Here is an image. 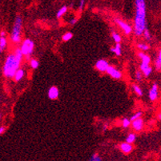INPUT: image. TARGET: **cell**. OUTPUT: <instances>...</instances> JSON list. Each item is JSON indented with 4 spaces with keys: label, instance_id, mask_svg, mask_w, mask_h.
Returning a JSON list of instances; mask_svg holds the SVG:
<instances>
[{
    "label": "cell",
    "instance_id": "cell-3",
    "mask_svg": "<svg viewBox=\"0 0 161 161\" xmlns=\"http://www.w3.org/2000/svg\"><path fill=\"white\" fill-rule=\"evenodd\" d=\"M23 26V20L20 15H17L14 23L12 32L10 35V40L15 44H18L21 41V31Z\"/></svg>",
    "mask_w": 161,
    "mask_h": 161
},
{
    "label": "cell",
    "instance_id": "cell-2",
    "mask_svg": "<svg viewBox=\"0 0 161 161\" xmlns=\"http://www.w3.org/2000/svg\"><path fill=\"white\" fill-rule=\"evenodd\" d=\"M135 16L134 22V34L136 36H141L147 28L146 22V3L144 0H136Z\"/></svg>",
    "mask_w": 161,
    "mask_h": 161
},
{
    "label": "cell",
    "instance_id": "cell-5",
    "mask_svg": "<svg viewBox=\"0 0 161 161\" xmlns=\"http://www.w3.org/2000/svg\"><path fill=\"white\" fill-rule=\"evenodd\" d=\"M115 23L121 28L125 35H130L132 32V27L128 23H127L124 21L119 19H115Z\"/></svg>",
    "mask_w": 161,
    "mask_h": 161
},
{
    "label": "cell",
    "instance_id": "cell-18",
    "mask_svg": "<svg viewBox=\"0 0 161 161\" xmlns=\"http://www.w3.org/2000/svg\"><path fill=\"white\" fill-rule=\"evenodd\" d=\"M136 139V135H135V133H129L128 135V136L126 137V142L132 144V143H134Z\"/></svg>",
    "mask_w": 161,
    "mask_h": 161
},
{
    "label": "cell",
    "instance_id": "cell-1",
    "mask_svg": "<svg viewBox=\"0 0 161 161\" xmlns=\"http://www.w3.org/2000/svg\"><path fill=\"white\" fill-rule=\"evenodd\" d=\"M23 59V54L20 48H16L15 53L9 54L4 62L3 69V76L8 79L14 78L17 71L20 68Z\"/></svg>",
    "mask_w": 161,
    "mask_h": 161
},
{
    "label": "cell",
    "instance_id": "cell-7",
    "mask_svg": "<svg viewBox=\"0 0 161 161\" xmlns=\"http://www.w3.org/2000/svg\"><path fill=\"white\" fill-rule=\"evenodd\" d=\"M109 66L110 65H109L108 62L106 59H99L97 62H95V68L101 72H106Z\"/></svg>",
    "mask_w": 161,
    "mask_h": 161
},
{
    "label": "cell",
    "instance_id": "cell-11",
    "mask_svg": "<svg viewBox=\"0 0 161 161\" xmlns=\"http://www.w3.org/2000/svg\"><path fill=\"white\" fill-rule=\"evenodd\" d=\"M132 127L136 132L141 131L143 128H144V120H143V119L139 118L135 120V121L132 122Z\"/></svg>",
    "mask_w": 161,
    "mask_h": 161
},
{
    "label": "cell",
    "instance_id": "cell-6",
    "mask_svg": "<svg viewBox=\"0 0 161 161\" xmlns=\"http://www.w3.org/2000/svg\"><path fill=\"white\" fill-rule=\"evenodd\" d=\"M106 72L108 73L112 78L115 79H120L122 78V76H123V74H122L121 71H119L118 69H116L115 67L113 66H109Z\"/></svg>",
    "mask_w": 161,
    "mask_h": 161
},
{
    "label": "cell",
    "instance_id": "cell-10",
    "mask_svg": "<svg viewBox=\"0 0 161 161\" xmlns=\"http://www.w3.org/2000/svg\"><path fill=\"white\" fill-rule=\"evenodd\" d=\"M119 148L124 154H129L131 153L133 150V146L130 144H128L127 142H124L119 144Z\"/></svg>",
    "mask_w": 161,
    "mask_h": 161
},
{
    "label": "cell",
    "instance_id": "cell-8",
    "mask_svg": "<svg viewBox=\"0 0 161 161\" xmlns=\"http://www.w3.org/2000/svg\"><path fill=\"white\" fill-rule=\"evenodd\" d=\"M158 90H159V86L156 83H155L151 86L148 94L149 99H151V101H155L158 98Z\"/></svg>",
    "mask_w": 161,
    "mask_h": 161
},
{
    "label": "cell",
    "instance_id": "cell-28",
    "mask_svg": "<svg viewBox=\"0 0 161 161\" xmlns=\"http://www.w3.org/2000/svg\"><path fill=\"white\" fill-rule=\"evenodd\" d=\"M144 39L146 40H148V41H150L151 40V34L149 32V31L148 29H146L144 31Z\"/></svg>",
    "mask_w": 161,
    "mask_h": 161
},
{
    "label": "cell",
    "instance_id": "cell-32",
    "mask_svg": "<svg viewBox=\"0 0 161 161\" xmlns=\"http://www.w3.org/2000/svg\"><path fill=\"white\" fill-rule=\"evenodd\" d=\"M5 127H3V126H1L0 127V134L2 135V134H3V132H5Z\"/></svg>",
    "mask_w": 161,
    "mask_h": 161
},
{
    "label": "cell",
    "instance_id": "cell-33",
    "mask_svg": "<svg viewBox=\"0 0 161 161\" xmlns=\"http://www.w3.org/2000/svg\"><path fill=\"white\" fill-rule=\"evenodd\" d=\"M5 35H6L5 31H1V33H0V37H1V38H5Z\"/></svg>",
    "mask_w": 161,
    "mask_h": 161
},
{
    "label": "cell",
    "instance_id": "cell-30",
    "mask_svg": "<svg viewBox=\"0 0 161 161\" xmlns=\"http://www.w3.org/2000/svg\"><path fill=\"white\" fill-rule=\"evenodd\" d=\"M84 4H85V1L84 0H82L79 2V10L81 12L83 10V7H84Z\"/></svg>",
    "mask_w": 161,
    "mask_h": 161
},
{
    "label": "cell",
    "instance_id": "cell-4",
    "mask_svg": "<svg viewBox=\"0 0 161 161\" xmlns=\"http://www.w3.org/2000/svg\"><path fill=\"white\" fill-rule=\"evenodd\" d=\"M34 46H35V44H34L33 41L30 39H26L22 43L20 49L22 51L23 56L26 57V56H31V55L32 54L34 51Z\"/></svg>",
    "mask_w": 161,
    "mask_h": 161
},
{
    "label": "cell",
    "instance_id": "cell-20",
    "mask_svg": "<svg viewBox=\"0 0 161 161\" xmlns=\"http://www.w3.org/2000/svg\"><path fill=\"white\" fill-rule=\"evenodd\" d=\"M7 44V41L6 37L5 38H0V51L3 52V50L6 48Z\"/></svg>",
    "mask_w": 161,
    "mask_h": 161
},
{
    "label": "cell",
    "instance_id": "cell-14",
    "mask_svg": "<svg viewBox=\"0 0 161 161\" xmlns=\"http://www.w3.org/2000/svg\"><path fill=\"white\" fill-rule=\"evenodd\" d=\"M110 51L112 52L115 53L117 56H120L122 54V48L120 43H116L115 46H112L110 48Z\"/></svg>",
    "mask_w": 161,
    "mask_h": 161
},
{
    "label": "cell",
    "instance_id": "cell-27",
    "mask_svg": "<svg viewBox=\"0 0 161 161\" xmlns=\"http://www.w3.org/2000/svg\"><path fill=\"white\" fill-rule=\"evenodd\" d=\"M88 161H103V160L98 153H94V154L92 155V157L90 158V160H89Z\"/></svg>",
    "mask_w": 161,
    "mask_h": 161
},
{
    "label": "cell",
    "instance_id": "cell-29",
    "mask_svg": "<svg viewBox=\"0 0 161 161\" xmlns=\"http://www.w3.org/2000/svg\"><path fill=\"white\" fill-rule=\"evenodd\" d=\"M142 77H143V73H142L141 71H136V72H135V79H137L138 81H140L142 79Z\"/></svg>",
    "mask_w": 161,
    "mask_h": 161
},
{
    "label": "cell",
    "instance_id": "cell-13",
    "mask_svg": "<svg viewBox=\"0 0 161 161\" xmlns=\"http://www.w3.org/2000/svg\"><path fill=\"white\" fill-rule=\"evenodd\" d=\"M138 56L139 58L141 59V63L150 65V62H151V58H150V56L146 55V54L144 52H139Z\"/></svg>",
    "mask_w": 161,
    "mask_h": 161
},
{
    "label": "cell",
    "instance_id": "cell-34",
    "mask_svg": "<svg viewBox=\"0 0 161 161\" xmlns=\"http://www.w3.org/2000/svg\"><path fill=\"white\" fill-rule=\"evenodd\" d=\"M158 118H159V119H160V120H161V114H160V115H159Z\"/></svg>",
    "mask_w": 161,
    "mask_h": 161
},
{
    "label": "cell",
    "instance_id": "cell-16",
    "mask_svg": "<svg viewBox=\"0 0 161 161\" xmlns=\"http://www.w3.org/2000/svg\"><path fill=\"white\" fill-rule=\"evenodd\" d=\"M67 11V6H62V7L57 11V13H56V18H57V19H61V17L63 16V15L66 14Z\"/></svg>",
    "mask_w": 161,
    "mask_h": 161
},
{
    "label": "cell",
    "instance_id": "cell-9",
    "mask_svg": "<svg viewBox=\"0 0 161 161\" xmlns=\"http://www.w3.org/2000/svg\"><path fill=\"white\" fill-rule=\"evenodd\" d=\"M59 94V89L56 86H52L48 90V98L51 100H55V99H58Z\"/></svg>",
    "mask_w": 161,
    "mask_h": 161
},
{
    "label": "cell",
    "instance_id": "cell-35",
    "mask_svg": "<svg viewBox=\"0 0 161 161\" xmlns=\"http://www.w3.org/2000/svg\"><path fill=\"white\" fill-rule=\"evenodd\" d=\"M106 128H107V125H104V130H106Z\"/></svg>",
    "mask_w": 161,
    "mask_h": 161
},
{
    "label": "cell",
    "instance_id": "cell-26",
    "mask_svg": "<svg viewBox=\"0 0 161 161\" xmlns=\"http://www.w3.org/2000/svg\"><path fill=\"white\" fill-rule=\"evenodd\" d=\"M142 112H137L136 113H135L134 115H132V117L130 118V119H131V121L133 122L135 121V120H136V119H138L141 118V115H142Z\"/></svg>",
    "mask_w": 161,
    "mask_h": 161
},
{
    "label": "cell",
    "instance_id": "cell-22",
    "mask_svg": "<svg viewBox=\"0 0 161 161\" xmlns=\"http://www.w3.org/2000/svg\"><path fill=\"white\" fill-rule=\"evenodd\" d=\"M130 125H132V121H131L130 119L124 118L122 119V126H123V128H128Z\"/></svg>",
    "mask_w": 161,
    "mask_h": 161
},
{
    "label": "cell",
    "instance_id": "cell-15",
    "mask_svg": "<svg viewBox=\"0 0 161 161\" xmlns=\"http://www.w3.org/2000/svg\"><path fill=\"white\" fill-rule=\"evenodd\" d=\"M24 75H25V71L24 70L22 69V68H19V69L17 71V72L15 73V76L14 77V79L15 82H19L21 79H23L24 77Z\"/></svg>",
    "mask_w": 161,
    "mask_h": 161
},
{
    "label": "cell",
    "instance_id": "cell-24",
    "mask_svg": "<svg viewBox=\"0 0 161 161\" xmlns=\"http://www.w3.org/2000/svg\"><path fill=\"white\" fill-rule=\"evenodd\" d=\"M30 65L31 67V68H33V69H37L38 68V67L40 65V62L38 60L35 59H31V61H30Z\"/></svg>",
    "mask_w": 161,
    "mask_h": 161
},
{
    "label": "cell",
    "instance_id": "cell-21",
    "mask_svg": "<svg viewBox=\"0 0 161 161\" xmlns=\"http://www.w3.org/2000/svg\"><path fill=\"white\" fill-rule=\"evenodd\" d=\"M112 36L113 38L114 41L116 43H119L121 42V37H120V35L118 33H116L115 31H112Z\"/></svg>",
    "mask_w": 161,
    "mask_h": 161
},
{
    "label": "cell",
    "instance_id": "cell-23",
    "mask_svg": "<svg viewBox=\"0 0 161 161\" xmlns=\"http://www.w3.org/2000/svg\"><path fill=\"white\" fill-rule=\"evenodd\" d=\"M73 35L71 32H67L64 35H62V41H64V42H67V41H69L72 39Z\"/></svg>",
    "mask_w": 161,
    "mask_h": 161
},
{
    "label": "cell",
    "instance_id": "cell-12",
    "mask_svg": "<svg viewBox=\"0 0 161 161\" xmlns=\"http://www.w3.org/2000/svg\"><path fill=\"white\" fill-rule=\"evenodd\" d=\"M140 71L143 73V75L145 76V77H148L150 76L152 72V67H151L150 65L148 64H144V63H141L140 64Z\"/></svg>",
    "mask_w": 161,
    "mask_h": 161
},
{
    "label": "cell",
    "instance_id": "cell-25",
    "mask_svg": "<svg viewBox=\"0 0 161 161\" xmlns=\"http://www.w3.org/2000/svg\"><path fill=\"white\" fill-rule=\"evenodd\" d=\"M137 47H138L139 49L143 50V51H148V50L150 49L149 45L146 44V43H138L137 44Z\"/></svg>",
    "mask_w": 161,
    "mask_h": 161
},
{
    "label": "cell",
    "instance_id": "cell-19",
    "mask_svg": "<svg viewBox=\"0 0 161 161\" xmlns=\"http://www.w3.org/2000/svg\"><path fill=\"white\" fill-rule=\"evenodd\" d=\"M132 88L137 95H139V96H142V95H143V91H142V89L140 88L138 85H136V84H132Z\"/></svg>",
    "mask_w": 161,
    "mask_h": 161
},
{
    "label": "cell",
    "instance_id": "cell-31",
    "mask_svg": "<svg viewBox=\"0 0 161 161\" xmlns=\"http://www.w3.org/2000/svg\"><path fill=\"white\" fill-rule=\"evenodd\" d=\"M76 23H77V19L76 18H72L71 19L69 20V23L71 25H75Z\"/></svg>",
    "mask_w": 161,
    "mask_h": 161
},
{
    "label": "cell",
    "instance_id": "cell-17",
    "mask_svg": "<svg viewBox=\"0 0 161 161\" xmlns=\"http://www.w3.org/2000/svg\"><path fill=\"white\" fill-rule=\"evenodd\" d=\"M155 69L157 71L161 70V50L158 53L157 58H156L155 62Z\"/></svg>",
    "mask_w": 161,
    "mask_h": 161
}]
</instances>
